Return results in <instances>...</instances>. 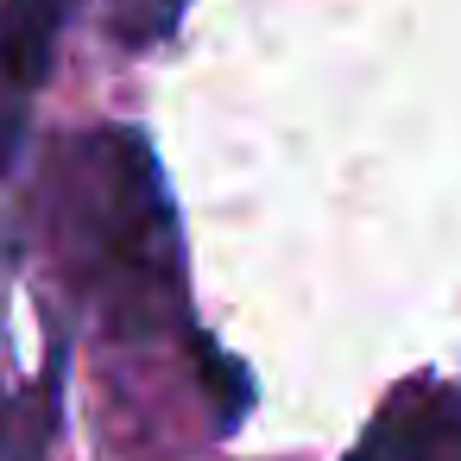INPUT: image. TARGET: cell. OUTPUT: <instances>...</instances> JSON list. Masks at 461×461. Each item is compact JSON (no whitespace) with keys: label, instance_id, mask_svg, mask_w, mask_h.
Wrapping results in <instances>:
<instances>
[{"label":"cell","instance_id":"obj_1","mask_svg":"<svg viewBox=\"0 0 461 461\" xmlns=\"http://www.w3.org/2000/svg\"><path fill=\"white\" fill-rule=\"evenodd\" d=\"M77 240L83 278L121 329H158L177 310L171 196L140 133H89L77 146Z\"/></svg>","mask_w":461,"mask_h":461},{"label":"cell","instance_id":"obj_3","mask_svg":"<svg viewBox=\"0 0 461 461\" xmlns=\"http://www.w3.org/2000/svg\"><path fill=\"white\" fill-rule=\"evenodd\" d=\"M177 14H184V0H146V14H140V26H133V39H152V32H171V26H177Z\"/></svg>","mask_w":461,"mask_h":461},{"label":"cell","instance_id":"obj_4","mask_svg":"<svg viewBox=\"0 0 461 461\" xmlns=\"http://www.w3.org/2000/svg\"><path fill=\"white\" fill-rule=\"evenodd\" d=\"M7 146H14V133H7V121H0V158H7Z\"/></svg>","mask_w":461,"mask_h":461},{"label":"cell","instance_id":"obj_2","mask_svg":"<svg viewBox=\"0 0 461 461\" xmlns=\"http://www.w3.org/2000/svg\"><path fill=\"white\" fill-rule=\"evenodd\" d=\"M83 0H0V77L14 89H39L64 26L77 20Z\"/></svg>","mask_w":461,"mask_h":461}]
</instances>
